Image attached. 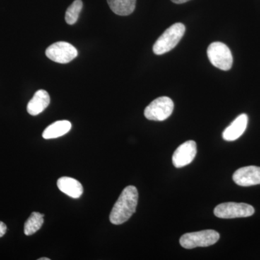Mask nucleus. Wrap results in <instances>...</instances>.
Masks as SVG:
<instances>
[{
  "label": "nucleus",
  "mask_w": 260,
  "mask_h": 260,
  "mask_svg": "<svg viewBox=\"0 0 260 260\" xmlns=\"http://www.w3.org/2000/svg\"><path fill=\"white\" fill-rule=\"evenodd\" d=\"M138 203V191L137 188L134 186H126L113 207L109 216L111 223L120 225L127 221L136 211Z\"/></svg>",
  "instance_id": "1"
},
{
  "label": "nucleus",
  "mask_w": 260,
  "mask_h": 260,
  "mask_svg": "<svg viewBox=\"0 0 260 260\" xmlns=\"http://www.w3.org/2000/svg\"><path fill=\"white\" fill-rule=\"evenodd\" d=\"M184 24L177 23L165 30L154 44L153 50L157 55H161L177 47L185 32Z\"/></svg>",
  "instance_id": "2"
},
{
  "label": "nucleus",
  "mask_w": 260,
  "mask_h": 260,
  "mask_svg": "<svg viewBox=\"0 0 260 260\" xmlns=\"http://www.w3.org/2000/svg\"><path fill=\"white\" fill-rule=\"evenodd\" d=\"M220 239V234L214 230H204L201 232L187 233L180 238L181 246L185 249L196 247H206L213 245Z\"/></svg>",
  "instance_id": "3"
},
{
  "label": "nucleus",
  "mask_w": 260,
  "mask_h": 260,
  "mask_svg": "<svg viewBox=\"0 0 260 260\" xmlns=\"http://www.w3.org/2000/svg\"><path fill=\"white\" fill-rule=\"evenodd\" d=\"M207 53L210 62L215 68L224 71H227L232 68V51L223 43H212L208 47Z\"/></svg>",
  "instance_id": "4"
},
{
  "label": "nucleus",
  "mask_w": 260,
  "mask_h": 260,
  "mask_svg": "<svg viewBox=\"0 0 260 260\" xmlns=\"http://www.w3.org/2000/svg\"><path fill=\"white\" fill-rule=\"evenodd\" d=\"M174 102L170 98L159 97L145 108L144 115L149 120L164 121L172 115Z\"/></svg>",
  "instance_id": "5"
},
{
  "label": "nucleus",
  "mask_w": 260,
  "mask_h": 260,
  "mask_svg": "<svg viewBox=\"0 0 260 260\" xmlns=\"http://www.w3.org/2000/svg\"><path fill=\"white\" fill-rule=\"evenodd\" d=\"M254 213V208L245 203H222L217 205L214 209L215 216L224 219L246 218Z\"/></svg>",
  "instance_id": "6"
},
{
  "label": "nucleus",
  "mask_w": 260,
  "mask_h": 260,
  "mask_svg": "<svg viewBox=\"0 0 260 260\" xmlns=\"http://www.w3.org/2000/svg\"><path fill=\"white\" fill-rule=\"evenodd\" d=\"M78 50L68 42L54 43L46 50V55L51 60L60 64H67L78 56Z\"/></svg>",
  "instance_id": "7"
},
{
  "label": "nucleus",
  "mask_w": 260,
  "mask_h": 260,
  "mask_svg": "<svg viewBox=\"0 0 260 260\" xmlns=\"http://www.w3.org/2000/svg\"><path fill=\"white\" fill-rule=\"evenodd\" d=\"M197 154V144L189 140L178 147L172 157V162L176 168H182L191 164Z\"/></svg>",
  "instance_id": "8"
},
{
  "label": "nucleus",
  "mask_w": 260,
  "mask_h": 260,
  "mask_svg": "<svg viewBox=\"0 0 260 260\" xmlns=\"http://www.w3.org/2000/svg\"><path fill=\"white\" fill-rule=\"evenodd\" d=\"M233 180L241 186L260 184V167L249 166L238 169L233 175Z\"/></svg>",
  "instance_id": "9"
},
{
  "label": "nucleus",
  "mask_w": 260,
  "mask_h": 260,
  "mask_svg": "<svg viewBox=\"0 0 260 260\" xmlns=\"http://www.w3.org/2000/svg\"><path fill=\"white\" fill-rule=\"evenodd\" d=\"M248 116L245 114L238 116L223 133V138L225 141H234L240 138L246 129Z\"/></svg>",
  "instance_id": "10"
},
{
  "label": "nucleus",
  "mask_w": 260,
  "mask_h": 260,
  "mask_svg": "<svg viewBox=\"0 0 260 260\" xmlns=\"http://www.w3.org/2000/svg\"><path fill=\"white\" fill-rule=\"evenodd\" d=\"M50 104V96L47 91L39 90L36 92L31 100L27 106L28 114L32 116H37L44 112Z\"/></svg>",
  "instance_id": "11"
},
{
  "label": "nucleus",
  "mask_w": 260,
  "mask_h": 260,
  "mask_svg": "<svg viewBox=\"0 0 260 260\" xmlns=\"http://www.w3.org/2000/svg\"><path fill=\"white\" fill-rule=\"evenodd\" d=\"M57 186L59 190L70 198L78 199L83 193V187L80 182L73 178L63 177L58 179Z\"/></svg>",
  "instance_id": "12"
},
{
  "label": "nucleus",
  "mask_w": 260,
  "mask_h": 260,
  "mask_svg": "<svg viewBox=\"0 0 260 260\" xmlns=\"http://www.w3.org/2000/svg\"><path fill=\"white\" fill-rule=\"evenodd\" d=\"M72 124L69 121H57L48 126L43 133V138L46 140L59 138L69 133Z\"/></svg>",
  "instance_id": "13"
},
{
  "label": "nucleus",
  "mask_w": 260,
  "mask_h": 260,
  "mask_svg": "<svg viewBox=\"0 0 260 260\" xmlns=\"http://www.w3.org/2000/svg\"><path fill=\"white\" fill-rule=\"evenodd\" d=\"M137 0H107L109 8L115 14L126 16L134 12Z\"/></svg>",
  "instance_id": "14"
},
{
  "label": "nucleus",
  "mask_w": 260,
  "mask_h": 260,
  "mask_svg": "<svg viewBox=\"0 0 260 260\" xmlns=\"http://www.w3.org/2000/svg\"><path fill=\"white\" fill-rule=\"evenodd\" d=\"M44 214L34 212L24 225V233L25 235L30 236L40 230L44 223Z\"/></svg>",
  "instance_id": "15"
},
{
  "label": "nucleus",
  "mask_w": 260,
  "mask_h": 260,
  "mask_svg": "<svg viewBox=\"0 0 260 260\" xmlns=\"http://www.w3.org/2000/svg\"><path fill=\"white\" fill-rule=\"evenodd\" d=\"M83 8V2L81 0H75L73 4L68 8L65 14V20L69 25H74L78 21L80 12Z\"/></svg>",
  "instance_id": "16"
},
{
  "label": "nucleus",
  "mask_w": 260,
  "mask_h": 260,
  "mask_svg": "<svg viewBox=\"0 0 260 260\" xmlns=\"http://www.w3.org/2000/svg\"><path fill=\"white\" fill-rule=\"evenodd\" d=\"M7 232L6 225L3 222L0 221V238L3 237Z\"/></svg>",
  "instance_id": "17"
},
{
  "label": "nucleus",
  "mask_w": 260,
  "mask_h": 260,
  "mask_svg": "<svg viewBox=\"0 0 260 260\" xmlns=\"http://www.w3.org/2000/svg\"><path fill=\"white\" fill-rule=\"evenodd\" d=\"M172 1L176 4H183V3H187L189 0H172Z\"/></svg>",
  "instance_id": "18"
},
{
  "label": "nucleus",
  "mask_w": 260,
  "mask_h": 260,
  "mask_svg": "<svg viewBox=\"0 0 260 260\" xmlns=\"http://www.w3.org/2000/svg\"><path fill=\"white\" fill-rule=\"evenodd\" d=\"M39 260H50V259H49V258H47V257H43V258H40V259H39Z\"/></svg>",
  "instance_id": "19"
}]
</instances>
